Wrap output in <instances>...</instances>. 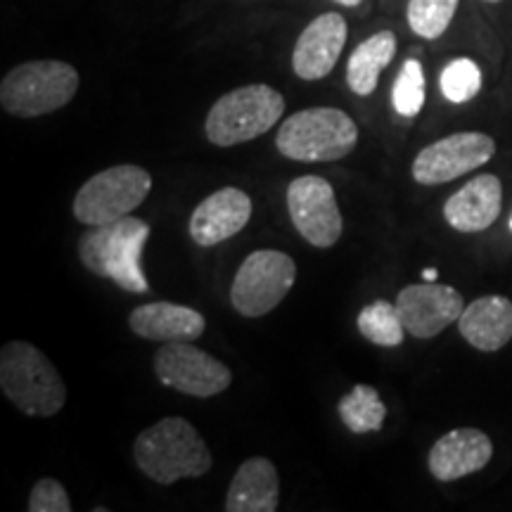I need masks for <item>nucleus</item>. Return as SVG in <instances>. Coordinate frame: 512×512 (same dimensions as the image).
Here are the masks:
<instances>
[{
	"label": "nucleus",
	"mask_w": 512,
	"mask_h": 512,
	"mask_svg": "<svg viewBox=\"0 0 512 512\" xmlns=\"http://www.w3.org/2000/svg\"><path fill=\"white\" fill-rule=\"evenodd\" d=\"M396 55V36L394 31L384 29L377 31L363 43H358V48L351 53L347 62V83L349 88L361 98H368L370 93H375L377 81L384 67H389V62Z\"/></svg>",
	"instance_id": "aec40b11"
},
{
	"label": "nucleus",
	"mask_w": 512,
	"mask_h": 512,
	"mask_svg": "<svg viewBox=\"0 0 512 512\" xmlns=\"http://www.w3.org/2000/svg\"><path fill=\"white\" fill-rule=\"evenodd\" d=\"M337 5H344V8H358V5L363 3V0H335Z\"/></svg>",
	"instance_id": "cd10ccee"
},
{
	"label": "nucleus",
	"mask_w": 512,
	"mask_h": 512,
	"mask_svg": "<svg viewBox=\"0 0 512 512\" xmlns=\"http://www.w3.org/2000/svg\"><path fill=\"white\" fill-rule=\"evenodd\" d=\"M280 501L278 470L264 456L247 458L238 467L226 496L228 512H275Z\"/></svg>",
	"instance_id": "6ab92c4d"
},
{
	"label": "nucleus",
	"mask_w": 512,
	"mask_h": 512,
	"mask_svg": "<svg viewBox=\"0 0 512 512\" xmlns=\"http://www.w3.org/2000/svg\"><path fill=\"white\" fill-rule=\"evenodd\" d=\"M133 458L145 477L162 486L204 477L214 465L204 439L185 418H164L140 432Z\"/></svg>",
	"instance_id": "f257e3e1"
},
{
	"label": "nucleus",
	"mask_w": 512,
	"mask_h": 512,
	"mask_svg": "<svg viewBox=\"0 0 512 512\" xmlns=\"http://www.w3.org/2000/svg\"><path fill=\"white\" fill-rule=\"evenodd\" d=\"M392 102L396 114H401V117L413 119L420 114L422 105H425V72H422V64L418 60H406L401 67L394 81Z\"/></svg>",
	"instance_id": "393cba45"
},
{
	"label": "nucleus",
	"mask_w": 512,
	"mask_h": 512,
	"mask_svg": "<svg viewBox=\"0 0 512 512\" xmlns=\"http://www.w3.org/2000/svg\"><path fill=\"white\" fill-rule=\"evenodd\" d=\"M347 43V19L339 12H325L313 19L294 43L292 69L302 81L325 79Z\"/></svg>",
	"instance_id": "ddd939ff"
},
{
	"label": "nucleus",
	"mask_w": 512,
	"mask_h": 512,
	"mask_svg": "<svg viewBox=\"0 0 512 512\" xmlns=\"http://www.w3.org/2000/svg\"><path fill=\"white\" fill-rule=\"evenodd\" d=\"M422 278H425L427 283H434V280H437V268H425V271H422Z\"/></svg>",
	"instance_id": "bb28decb"
},
{
	"label": "nucleus",
	"mask_w": 512,
	"mask_h": 512,
	"mask_svg": "<svg viewBox=\"0 0 512 512\" xmlns=\"http://www.w3.org/2000/svg\"><path fill=\"white\" fill-rule=\"evenodd\" d=\"M503 209V185L494 174L467 181L444 204V219L458 233H482L491 228Z\"/></svg>",
	"instance_id": "dca6fc26"
},
{
	"label": "nucleus",
	"mask_w": 512,
	"mask_h": 512,
	"mask_svg": "<svg viewBox=\"0 0 512 512\" xmlns=\"http://www.w3.org/2000/svg\"><path fill=\"white\" fill-rule=\"evenodd\" d=\"M147 238H150V226L136 216L91 226L79 240L81 264L100 278H110L121 290L145 294L150 285L140 259Z\"/></svg>",
	"instance_id": "f03ea898"
},
{
	"label": "nucleus",
	"mask_w": 512,
	"mask_h": 512,
	"mask_svg": "<svg viewBox=\"0 0 512 512\" xmlns=\"http://www.w3.org/2000/svg\"><path fill=\"white\" fill-rule=\"evenodd\" d=\"M356 143L358 126L337 107H309L292 114L275 136L280 155L304 164L337 162L351 155Z\"/></svg>",
	"instance_id": "20e7f679"
},
{
	"label": "nucleus",
	"mask_w": 512,
	"mask_h": 512,
	"mask_svg": "<svg viewBox=\"0 0 512 512\" xmlns=\"http://www.w3.org/2000/svg\"><path fill=\"white\" fill-rule=\"evenodd\" d=\"M337 411L344 425L354 434L382 430L384 418H387V406L370 384H356L349 394L339 399Z\"/></svg>",
	"instance_id": "412c9836"
},
{
	"label": "nucleus",
	"mask_w": 512,
	"mask_h": 512,
	"mask_svg": "<svg viewBox=\"0 0 512 512\" xmlns=\"http://www.w3.org/2000/svg\"><path fill=\"white\" fill-rule=\"evenodd\" d=\"M494 155V138L486 133L463 131L422 147L411 171L420 185H441L479 169Z\"/></svg>",
	"instance_id": "9b49d317"
},
{
	"label": "nucleus",
	"mask_w": 512,
	"mask_h": 512,
	"mask_svg": "<svg viewBox=\"0 0 512 512\" xmlns=\"http://www.w3.org/2000/svg\"><path fill=\"white\" fill-rule=\"evenodd\" d=\"M285 98L266 83L235 88L211 105L204 133L211 145L233 147L264 136L283 119Z\"/></svg>",
	"instance_id": "423d86ee"
},
{
	"label": "nucleus",
	"mask_w": 512,
	"mask_h": 512,
	"mask_svg": "<svg viewBox=\"0 0 512 512\" xmlns=\"http://www.w3.org/2000/svg\"><path fill=\"white\" fill-rule=\"evenodd\" d=\"M484 3H501V0H484Z\"/></svg>",
	"instance_id": "c85d7f7f"
},
{
	"label": "nucleus",
	"mask_w": 512,
	"mask_h": 512,
	"mask_svg": "<svg viewBox=\"0 0 512 512\" xmlns=\"http://www.w3.org/2000/svg\"><path fill=\"white\" fill-rule=\"evenodd\" d=\"M458 10V0H408L406 19L413 34L434 41L448 29Z\"/></svg>",
	"instance_id": "5701e85b"
},
{
	"label": "nucleus",
	"mask_w": 512,
	"mask_h": 512,
	"mask_svg": "<svg viewBox=\"0 0 512 512\" xmlns=\"http://www.w3.org/2000/svg\"><path fill=\"white\" fill-rule=\"evenodd\" d=\"M491 456H494V444L482 430L460 427L437 439L427 465H430L432 477L439 482H456V479L484 470Z\"/></svg>",
	"instance_id": "2eb2a0df"
},
{
	"label": "nucleus",
	"mask_w": 512,
	"mask_h": 512,
	"mask_svg": "<svg viewBox=\"0 0 512 512\" xmlns=\"http://www.w3.org/2000/svg\"><path fill=\"white\" fill-rule=\"evenodd\" d=\"M460 335L477 351L494 354L512 339V302L501 294H486L465 306L458 318Z\"/></svg>",
	"instance_id": "a211bd4d"
},
{
	"label": "nucleus",
	"mask_w": 512,
	"mask_h": 512,
	"mask_svg": "<svg viewBox=\"0 0 512 512\" xmlns=\"http://www.w3.org/2000/svg\"><path fill=\"white\" fill-rule=\"evenodd\" d=\"M510 230H512V219H510Z\"/></svg>",
	"instance_id": "c756f323"
},
{
	"label": "nucleus",
	"mask_w": 512,
	"mask_h": 512,
	"mask_svg": "<svg viewBox=\"0 0 512 512\" xmlns=\"http://www.w3.org/2000/svg\"><path fill=\"white\" fill-rule=\"evenodd\" d=\"M396 311H399L408 335L432 339L444 332L448 325L456 323L460 313L465 311V299L456 287L425 280L420 285L403 287L396 297Z\"/></svg>",
	"instance_id": "f8f14e48"
},
{
	"label": "nucleus",
	"mask_w": 512,
	"mask_h": 512,
	"mask_svg": "<svg viewBox=\"0 0 512 512\" xmlns=\"http://www.w3.org/2000/svg\"><path fill=\"white\" fill-rule=\"evenodd\" d=\"M128 328L133 330V335L150 339V342H195L207 330V320L190 306L150 302L133 309L128 316Z\"/></svg>",
	"instance_id": "f3484780"
},
{
	"label": "nucleus",
	"mask_w": 512,
	"mask_h": 512,
	"mask_svg": "<svg viewBox=\"0 0 512 512\" xmlns=\"http://www.w3.org/2000/svg\"><path fill=\"white\" fill-rule=\"evenodd\" d=\"M79 72L60 60H34L10 69L0 83V105L12 117L36 119L62 110L79 91Z\"/></svg>",
	"instance_id": "39448f33"
},
{
	"label": "nucleus",
	"mask_w": 512,
	"mask_h": 512,
	"mask_svg": "<svg viewBox=\"0 0 512 512\" xmlns=\"http://www.w3.org/2000/svg\"><path fill=\"white\" fill-rule=\"evenodd\" d=\"M249 219H252L249 195L228 185L197 204L190 216V238L200 247H214L238 235Z\"/></svg>",
	"instance_id": "4468645a"
},
{
	"label": "nucleus",
	"mask_w": 512,
	"mask_h": 512,
	"mask_svg": "<svg viewBox=\"0 0 512 512\" xmlns=\"http://www.w3.org/2000/svg\"><path fill=\"white\" fill-rule=\"evenodd\" d=\"M155 375L164 387L195 399H211L226 392L233 382V373L226 363L197 349L192 342L162 344L155 354Z\"/></svg>",
	"instance_id": "1a4fd4ad"
},
{
	"label": "nucleus",
	"mask_w": 512,
	"mask_h": 512,
	"mask_svg": "<svg viewBox=\"0 0 512 512\" xmlns=\"http://www.w3.org/2000/svg\"><path fill=\"white\" fill-rule=\"evenodd\" d=\"M27 508L29 512H69L72 503H69L67 491L57 479L43 477L31 489Z\"/></svg>",
	"instance_id": "a878e982"
},
{
	"label": "nucleus",
	"mask_w": 512,
	"mask_h": 512,
	"mask_svg": "<svg viewBox=\"0 0 512 512\" xmlns=\"http://www.w3.org/2000/svg\"><path fill=\"white\" fill-rule=\"evenodd\" d=\"M152 190L143 166L119 164L100 171L81 185L74 197V219L83 226H102L136 211Z\"/></svg>",
	"instance_id": "0eeeda50"
},
{
	"label": "nucleus",
	"mask_w": 512,
	"mask_h": 512,
	"mask_svg": "<svg viewBox=\"0 0 512 512\" xmlns=\"http://www.w3.org/2000/svg\"><path fill=\"white\" fill-rule=\"evenodd\" d=\"M287 211L297 233L318 249L337 245L344 221L339 214L335 190L320 176H299L287 185Z\"/></svg>",
	"instance_id": "9d476101"
},
{
	"label": "nucleus",
	"mask_w": 512,
	"mask_h": 512,
	"mask_svg": "<svg viewBox=\"0 0 512 512\" xmlns=\"http://www.w3.org/2000/svg\"><path fill=\"white\" fill-rule=\"evenodd\" d=\"M439 86L448 102L463 105V102H470L482 91V69L470 57H458V60L448 62L444 67Z\"/></svg>",
	"instance_id": "b1692460"
},
{
	"label": "nucleus",
	"mask_w": 512,
	"mask_h": 512,
	"mask_svg": "<svg viewBox=\"0 0 512 512\" xmlns=\"http://www.w3.org/2000/svg\"><path fill=\"white\" fill-rule=\"evenodd\" d=\"M297 280V264L278 249H259L242 261L230 287V304L245 318L271 313L290 294Z\"/></svg>",
	"instance_id": "6e6552de"
},
{
	"label": "nucleus",
	"mask_w": 512,
	"mask_h": 512,
	"mask_svg": "<svg viewBox=\"0 0 512 512\" xmlns=\"http://www.w3.org/2000/svg\"><path fill=\"white\" fill-rule=\"evenodd\" d=\"M0 389L22 413L53 418L67 403V387L41 349L8 342L0 351Z\"/></svg>",
	"instance_id": "7ed1b4c3"
},
{
	"label": "nucleus",
	"mask_w": 512,
	"mask_h": 512,
	"mask_svg": "<svg viewBox=\"0 0 512 512\" xmlns=\"http://www.w3.org/2000/svg\"><path fill=\"white\" fill-rule=\"evenodd\" d=\"M356 325L358 332L377 347H399L406 337V328H403L396 304H389L387 299H377V302L368 304L358 313Z\"/></svg>",
	"instance_id": "4be33fe9"
}]
</instances>
